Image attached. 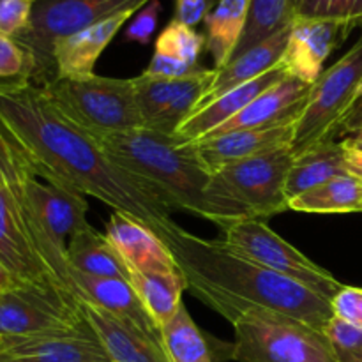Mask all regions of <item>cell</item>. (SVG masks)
Wrapping results in <instances>:
<instances>
[{
	"label": "cell",
	"instance_id": "obj_35",
	"mask_svg": "<svg viewBox=\"0 0 362 362\" xmlns=\"http://www.w3.org/2000/svg\"><path fill=\"white\" fill-rule=\"evenodd\" d=\"M324 334L339 362H354L362 356V327L359 325L334 315L324 327Z\"/></svg>",
	"mask_w": 362,
	"mask_h": 362
},
{
	"label": "cell",
	"instance_id": "obj_27",
	"mask_svg": "<svg viewBox=\"0 0 362 362\" xmlns=\"http://www.w3.org/2000/svg\"><path fill=\"white\" fill-rule=\"evenodd\" d=\"M251 0H219L205 18V48L214 57L216 69L232 59L247 21Z\"/></svg>",
	"mask_w": 362,
	"mask_h": 362
},
{
	"label": "cell",
	"instance_id": "obj_8",
	"mask_svg": "<svg viewBox=\"0 0 362 362\" xmlns=\"http://www.w3.org/2000/svg\"><path fill=\"white\" fill-rule=\"evenodd\" d=\"M151 0H35L30 25L16 41L34 62L32 85L55 80L53 45L122 11H140Z\"/></svg>",
	"mask_w": 362,
	"mask_h": 362
},
{
	"label": "cell",
	"instance_id": "obj_48",
	"mask_svg": "<svg viewBox=\"0 0 362 362\" xmlns=\"http://www.w3.org/2000/svg\"><path fill=\"white\" fill-rule=\"evenodd\" d=\"M361 212H362V209H361Z\"/></svg>",
	"mask_w": 362,
	"mask_h": 362
},
{
	"label": "cell",
	"instance_id": "obj_36",
	"mask_svg": "<svg viewBox=\"0 0 362 362\" xmlns=\"http://www.w3.org/2000/svg\"><path fill=\"white\" fill-rule=\"evenodd\" d=\"M35 0H0V35L16 39L30 25Z\"/></svg>",
	"mask_w": 362,
	"mask_h": 362
},
{
	"label": "cell",
	"instance_id": "obj_43",
	"mask_svg": "<svg viewBox=\"0 0 362 362\" xmlns=\"http://www.w3.org/2000/svg\"><path fill=\"white\" fill-rule=\"evenodd\" d=\"M349 141H362V122L356 127V136L350 138Z\"/></svg>",
	"mask_w": 362,
	"mask_h": 362
},
{
	"label": "cell",
	"instance_id": "obj_9",
	"mask_svg": "<svg viewBox=\"0 0 362 362\" xmlns=\"http://www.w3.org/2000/svg\"><path fill=\"white\" fill-rule=\"evenodd\" d=\"M221 230V240H225L230 247L239 251L240 255L271 269L276 274L300 283L311 292L318 293L331 303L336 293L343 288L341 283L331 272L315 264L306 255L296 250L292 244L281 239L262 219H233V221L223 225Z\"/></svg>",
	"mask_w": 362,
	"mask_h": 362
},
{
	"label": "cell",
	"instance_id": "obj_41",
	"mask_svg": "<svg viewBox=\"0 0 362 362\" xmlns=\"http://www.w3.org/2000/svg\"><path fill=\"white\" fill-rule=\"evenodd\" d=\"M346 154H345V163H346V172L350 173L356 179L362 180V151L356 147H350L345 141Z\"/></svg>",
	"mask_w": 362,
	"mask_h": 362
},
{
	"label": "cell",
	"instance_id": "obj_6",
	"mask_svg": "<svg viewBox=\"0 0 362 362\" xmlns=\"http://www.w3.org/2000/svg\"><path fill=\"white\" fill-rule=\"evenodd\" d=\"M233 332L237 362H339L324 331L278 311H246Z\"/></svg>",
	"mask_w": 362,
	"mask_h": 362
},
{
	"label": "cell",
	"instance_id": "obj_29",
	"mask_svg": "<svg viewBox=\"0 0 362 362\" xmlns=\"http://www.w3.org/2000/svg\"><path fill=\"white\" fill-rule=\"evenodd\" d=\"M218 69H207V67H202L200 71L193 73L191 76H187L186 83L180 88L179 94L147 124V129L158 131L163 134H175V131L179 129L180 124L186 119H189L193 115V112L197 110L198 103L204 98L205 92L209 90V87L214 81Z\"/></svg>",
	"mask_w": 362,
	"mask_h": 362
},
{
	"label": "cell",
	"instance_id": "obj_22",
	"mask_svg": "<svg viewBox=\"0 0 362 362\" xmlns=\"http://www.w3.org/2000/svg\"><path fill=\"white\" fill-rule=\"evenodd\" d=\"M290 30H292V23L288 27L281 28L279 32H276L274 35L267 37L265 41L258 42L257 46L247 49L243 55L232 59L225 67L218 69L214 81L209 87V90L205 92L204 98L200 99L194 112L207 106L209 103L216 101V99L221 98L223 94H226L232 88L239 87V85L255 80V78L274 69L279 64V60H281L283 53H285Z\"/></svg>",
	"mask_w": 362,
	"mask_h": 362
},
{
	"label": "cell",
	"instance_id": "obj_5",
	"mask_svg": "<svg viewBox=\"0 0 362 362\" xmlns=\"http://www.w3.org/2000/svg\"><path fill=\"white\" fill-rule=\"evenodd\" d=\"M41 88L67 120L94 138L144 127L134 78H55Z\"/></svg>",
	"mask_w": 362,
	"mask_h": 362
},
{
	"label": "cell",
	"instance_id": "obj_24",
	"mask_svg": "<svg viewBox=\"0 0 362 362\" xmlns=\"http://www.w3.org/2000/svg\"><path fill=\"white\" fill-rule=\"evenodd\" d=\"M345 141L325 140L313 145L303 154L296 156L293 165L286 177V202L334 177L346 175Z\"/></svg>",
	"mask_w": 362,
	"mask_h": 362
},
{
	"label": "cell",
	"instance_id": "obj_32",
	"mask_svg": "<svg viewBox=\"0 0 362 362\" xmlns=\"http://www.w3.org/2000/svg\"><path fill=\"white\" fill-rule=\"evenodd\" d=\"M204 48L205 35L177 20L170 21L156 41V53L172 57L191 66H198V57Z\"/></svg>",
	"mask_w": 362,
	"mask_h": 362
},
{
	"label": "cell",
	"instance_id": "obj_17",
	"mask_svg": "<svg viewBox=\"0 0 362 362\" xmlns=\"http://www.w3.org/2000/svg\"><path fill=\"white\" fill-rule=\"evenodd\" d=\"M69 278L78 299L88 300V303L105 310L106 313L136 325L138 329H141L151 338L163 341L161 329L152 320L148 311L141 304L138 293L134 292L133 285L127 279L88 276L71 267Z\"/></svg>",
	"mask_w": 362,
	"mask_h": 362
},
{
	"label": "cell",
	"instance_id": "obj_4",
	"mask_svg": "<svg viewBox=\"0 0 362 362\" xmlns=\"http://www.w3.org/2000/svg\"><path fill=\"white\" fill-rule=\"evenodd\" d=\"M293 159L292 145H285L223 166L212 173L209 200L226 223L243 218L264 219L288 211L285 186Z\"/></svg>",
	"mask_w": 362,
	"mask_h": 362
},
{
	"label": "cell",
	"instance_id": "obj_7",
	"mask_svg": "<svg viewBox=\"0 0 362 362\" xmlns=\"http://www.w3.org/2000/svg\"><path fill=\"white\" fill-rule=\"evenodd\" d=\"M362 98V35L336 64L318 76L304 110L293 122L292 151L299 156L313 145L334 140Z\"/></svg>",
	"mask_w": 362,
	"mask_h": 362
},
{
	"label": "cell",
	"instance_id": "obj_15",
	"mask_svg": "<svg viewBox=\"0 0 362 362\" xmlns=\"http://www.w3.org/2000/svg\"><path fill=\"white\" fill-rule=\"evenodd\" d=\"M106 237L126 265L140 272H177L175 260L158 233L124 212L113 211L106 223Z\"/></svg>",
	"mask_w": 362,
	"mask_h": 362
},
{
	"label": "cell",
	"instance_id": "obj_10",
	"mask_svg": "<svg viewBox=\"0 0 362 362\" xmlns=\"http://www.w3.org/2000/svg\"><path fill=\"white\" fill-rule=\"evenodd\" d=\"M76 297L18 283L0 292V338H25L87 327Z\"/></svg>",
	"mask_w": 362,
	"mask_h": 362
},
{
	"label": "cell",
	"instance_id": "obj_23",
	"mask_svg": "<svg viewBox=\"0 0 362 362\" xmlns=\"http://www.w3.org/2000/svg\"><path fill=\"white\" fill-rule=\"evenodd\" d=\"M161 339L170 362H223L233 354V343L219 341L198 327L184 304L161 329Z\"/></svg>",
	"mask_w": 362,
	"mask_h": 362
},
{
	"label": "cell",
	"instance_id": "obj_20",
	"mask_svg": "<svg viewBox=\"0 0 362 362\" xmlns=\"http://www.w3.org/2000/svg\"><path fill=\"white\" fill-rule=\"evenodd\" d=\"M134 13L138 11H122L108 20L57 41L53 45L55 78L92 76L101 53Z\"/></svg>",
	"mask_w": 362,
	"mask_h": 362
},
{
	"label": "cell",
	"instance_id": "obj_19",
	"mask_svg": "<svg viewBox=\"0 0 362 362\" xmlns=\"http://www.w3.org/2000/svg\"><path fill=\"white\" fill-rule=\"evenodd\" d=\"M0 262L6 265L7 271L16 278L18 283L52 288L74 297L57 285L55 279L49 276L48 269L28 244L18 221L13 198L2 179H0Z\"/></svg>",
	"mask_w": 362,
	"mask_h": 362
},
{
	"label": "cell",
	"instance_id": "obj_21",
	"mask_svg": "<svg viewBox=\"0 0 362 362\" xmlns=\"http://www.w3.org/2000/svg\"><path fill=\"white\" fill-rule=\"evenodd\" d=\"M288 74L285 73L281 66H276L274 69H271L269 73L262 74V76L255 78V80L246 81V83L239 85V87L232 88L226 94H223L221 98H218L216 101L209 103L207 106L200 108L198 112H194L189 119L184 120L180 124L179 129L175 131V136H179L182 141H198L202 138H205L207 134H211L212 131L218 129L219 126H223L225 122H228L230 119L237 115V113L243 112L250 103H253L258 95L264 90H267L269 87L276 85L278 81L285 80Z\"/></svg>",
	"mask_w": 362,
	"mask_h": 362
},
{
	"label": "cell",
	"instance_id": "obj_1",
	"mask_svg": "<svg viewBox=\"0 0 362 362\" xmlns=\"http://www.w3.org/2000/svg\"><path fill=\"white\" fill-rule=\"evenodd\" d=\"M0 119L42 180L98 198L158 235L175 225L172 211L115 165L94 136L67 120L41 87L0 92Z\"/></svg>",
	"mask_w": 362,
	"mask_h": 362
},
{
	"label": "cell",
	"instance_id": "obj_39",
	"mask_svg": "<svg viewBox=\"0 0 362 362\" xmlns=\"http://www.w3.org/2000/svg\"><path fill=\"white\" fill-rule=\"evenodd\" d=\"M200 69L202 66H191V64L180 62V60L172 59V57L154 53L144 74L154 78H186Z\"/></svg>",
	"mask_w": 362,
	"mask_h": 362
},
{
	"label": "cell",
	"instance_id": "obj_11",
	"mask_svg": "<svg viewBox=\"0 0 362 362\" xmlns=\"http://www.w3.org/2000/svg\"><path fill=\"white\" fill-rule=\"evenodd\" d=\"M356 23L317 18H293L288 42L279 66L288 76L304 83L318 80L324 62L349 37Z\"/></svg>",
	"mask_w": 362,
	"mask_h": 362
},
{
	"label": "cell",
	"instance_id": "obj_34",
	"mask_svg": "<svg viewBox=\"0 0 362 362\" xmlns=\"http://www.w3.org/2000/svg\"><path fill=\"white\" fill-rule=\"evenodd\" d=\"M293 18L339 20L359 25L362 21V0H303Z\"/></svg>",
	"mask_w": 362,
	"mask_h": 362
},
{
	"label": "cell",
	"instance_id": "obj_37",
	"mask_svg": "<svg viewBox=\"0 0 362 362\" xmlns=\"http://www.w3.org/2000/svg\"><path fill=\"white\" fill-rule=\"evenodd\" d=\"M159 13H161V4H159V0H151L148 4H145L138 11L136 16L133 18L129 27L126 28L127 41L147 45L151 41L152 34L156 32V27H158Z\"/></svg>",
	"mask_w": 362,
	"mask_h": 362
},
{
	"label": "cell",
	"instance_id": "obj_33",
	"mask_svg": "<svg viewBox=\"0 0 362 362\" xmlns=\"http://www.w3.org/2000/svg\"><path fill=\"white\" fill-rule=\"evenodd\" d=\"M34 62L16 39L0 35V92H11L32 85Z\"/></svg>",
	"mask_w": 362,
	"mask_h": 362
},
{
	"label": "cell",
	"instance_id": "obj_25",
	"mask_svg": "<svg viewBox=\"0 0 362 362\" xmlns=\"http://www.w3.org/2000/svg\"><path fill=\"white\" fill-rule=\"evenodd\" d=\"M67 264L71 269L99 278H120L129 281V267L120 258L108 237L87 225L67 243Z\"/></svg>",
	"mask_w": 362,
	"mask_h": 362
},
{
	"label": "cell",
	"instance_id": "obj_30",
	"mask_svg": "<svg viewBox=\"0 0 362 362\" xmlns=\"http://www.w3.org/2000/svg\"><path fill=\"white\" fill-rule=\"evenodd\" d=\"M293 21V11L290 0H251L246 27L235 46L232 59L243 55L274 35ZM230 59V60H232Z\"/></svg>",
	"mask_w": 362,
	"mask_h": 362
},
{
	"label": "cell",
	"instance_id": "obj_38",
	"mask_svg": "<svg viewBox=\"0 0 362 362\" xmlns=\"http://www.w3.org/2000/svg\"><path fill=\"white\" fill-rule=\"evenodd\" d=\"M331 304L336 317L362 327V288L343 285Z\"/></svg>",
	"mask_w": 362,
	"mask_h": 362
},
{
	"label": "cell",
	"instance_id": "obj_13",
	"mask_svg": "<svg viewBox=\"0 0 362 362\" xmlns=\"http://www.w3.org/2000/svg\"><path fill=\"white\" fill-rule=\"evenodd\" d=\"M0 352L21 362H112L90 325L25 338H0Z\"/></svg>",
	"mask_w": 362,
	"mask_h": 362
},
{
	"label": "cell",
	"instance_id": "obj_47",
	"mask_svg": "<svg viewBox=\"0 0 362 362\" xmlns=\"http://www.w3.org/2000/svg\"><path fill=\"white\" fill-rule=\"evenodd\" d=\"M354 362H362V356H361V357H357V359L354 361Z\"/></svg>",
	"mask_w": 362,
	"mask_h": 362
},
{
	"label": "cell",
	"instance_id": "obj_16",
	"mask_svg": "<svg viewBox=\"0 0 362 362\" xmlns=\"http://www.w3.org/2000/svg\"><path fill=\"white\" fill-rule=\"evenodd\" d=\"M85 320L103 343L112 362H170L163 341L85 299H78Z\"/></svg>",
	"mask_w": 362,
	"mask_h": 362
},
{
	"label": "cell",
	"instance_id": "obj_31",
	"mask_svg": "<svg viewBox=\"0 0 362 362\" xmlns=\"http://www.w3.org/2000/svg\"><path fill=\"white\" fill-rule=\"evenodd\" d=\"M186 78H154L140 74L134 78V94L144 117V127L175 98L186 83Z\"/></svg>",
	"mask_w": 362,
	"mask_h": 362
},
{
	"label": "cell",
	"instance_id": "obj_3",
	"mask_svg": "<svg viewBox=\"0 0 362 362\" xmlns=\"http://www.w3.org/2000/svg\"><path fill=\"white\" fill-rule=\"evenodd\" d=\"M95 140L115 165L156 194L170 211L200 216L219 228L226 223L209 200L207 187L212 173L191 141L147 127L101 134Z\"/></svg>",
	"mask_w": 362,
	"mask_h": 362
},
{
	"label": "cell",
	"instance_id": "obj_2",
	"mask_svg": "<svg viewBox=\"0 0 362 362\" xmlns=\"http://www.w3.org/2000/svg\"><path fill=\"white\" fill-rule=\"evenodd\" d=\"M158 237L172 253L187 290L232 325L257 308L288 315L318 331L334 317L331 300L250 260L225 240L202 239L177 223Z\"/></svg>",
	"mask_w": 362,
	"mask_h": 362
},
{
	"label": "cell",
	"instance_id": "obj_28",
	"mask_svg": "<svg viewBox=\"0 0 362 362\" xmlns=\"http://www.w3.org/2000/svg\"><path fill=\"white\" fill-rule=\"evenodd\" d=\"M362 180L350 173L327 180L306 193L288 200V211L308 214H345L361 212Z\"/></svg>",
	"mask_w": 362,
	"mask_h": 362
},
{
	"label": "cell",
	"instance_id": "obj_12",
	"mask_svg": "<svg viewBox=\"0 0 362 362\" xmlns=\"http://www.w3.org/2000/svg\"><path fill=\"white\" fill-rule=\"evenodd\" d=\"M27 159V158H25ZM41 177L34 172L27 159L25 168V189L28 200L46 230L52 243L67 258V243L78 230L85 228L87 223V200L83 194L52 182H41Z\"/></svg>",
	"mask_w": 362,
	"mask_h": 362
},
{
	"label": "cell",
	"instance_id": "obj_46",
	"mask_svg": "<svg viewBox=\"0 0 362 362\" xmlns=\"http://www.w3.org/2000/svg\"><path fill=\"white\" fill-rule=\"evenodd\" d=\"M290 4H292V11H293V13H296L297 7H299L300 4H303V0H290Z\"/></svg>",
	"mask_w": 362,
	"mask_h": 362
},
{
	"label": "cell",
	"instance_id": "obj_26",
	"mask_svg": "<svg viewBox=\"0 0 362 362\" xmlns=\"http://www.w3.org/2000/svg\"><path fill=\"white\" fill-rule=\"evenodd\" d=\"M129 283L159 329L165 327L184 304L182 292L187 283L179 271L140 272L129 269Z\"/></svg>",
	"mask_w": 362,
	"mask_h": 362
},
{
	"label": "cell",
	"instance_id": "obj_18",
	"mask_svg": "<svg viewBox=\"0 0 362 362\" xmlns=\"http://www.w3.org/2000/svg\"><path fill=\"white\" fill-rule=\"evenodd\" d=\"M313 85L304 83L297 78L286 76L285 80L262 92L253 103L246 106L233 119L219 126L211 134L228 133L237 129H257V127H272L279 124L296 122L304 110L308 95ZM207 134V136H211Z\"/></svg>",
	"mask_w": 362,
	"mask_h": 362
},
{
	"label": "cell",
	"instance_id": "obj_40",
	"mask_svg": "<svg viewBox=\"0 0 362 362\" xmlns=\"http://www.w3.org/2000/svg\"><path fill=\"white\" fill-rule=\"evenodd\" d=\"M219 0H175V16L173 20L187 25V27H197L200 21L207 18L216 7Z\"/></svg>",
	"mask_w": 362,
	"mask_h": 362
},
{
	"label": "cell",
	"instance_id": "obj_44",
	"mask_svg": "<svg viewBox=\"0 0 362 362\" xmlns=\"http://www.w3.org/2000/svg\"><path fill=\"white\" fill-rule=\"evenodd\" d=\"M0 362H21V361H18V359H14V357L7 356V354L0 352Z\"/></svg>",
	"mask_w": 362,
	"mask_h": 362
},
{
	"label": "cell",
	"instance_id": "obj_14",
	"mask_svg": "<svg viewBox=\"0 0 362 362\" xmlns=\"http://www.w3.org/2000/svg\"><path fill=\"white\" fill-rule=\"evenodd\" d=\"M293 122L279 124L272 127H257V129H237L221 134H211L198 141H191L197 148V154L207 166L211 173H216L223 166L274 148L292 145Z\"/></svg>",
	"mask_w": 362,
	"mask_h": 362
},
{
	"label": "cell",
	"instance_id": "obj_42",
	"mask_svg": "<svg viewBox=\"0 0 362 362\" xmlns=\"http://www.w3.org/2000/svg\"><path fill=\"white\" fill-rule=\"evenodd\" d=\"M14 285H18L16 278H14V276L7 271L6 265L0 262V292H6V290L13 288Z\"/></svg>",
	"mask_w": 362,
	"mask_h": 362
},
{
	"label": "cell",
	"instance_id": "obj_45",
	"mask_svg": "<svg viewBox=\"0 0 362 362\" xmlns=\"http://www.w3.org/2000/svg\"><path fill=\"white\" fill-rule=\"evenodd\" d=\"M345 141L350 145V147H356V148H359V151H362V141H349V140H345Z\"/></svg>",
	"mask_w": 362,
	"mask_h": 362
}]
</instances>
